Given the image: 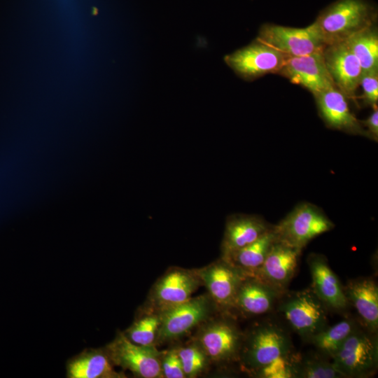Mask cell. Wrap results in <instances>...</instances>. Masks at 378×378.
I'll use <instances>...</instances> for the list:
<instances>
[{
    "instance_id": "6da1fadb",
    "label": "cell",
    "mask_w": 378,
    "mask_h": 378,
    "mask_svg": "<svg viewBox=\"0 0 378 378\" xmlns=\"http://www.w3.org/2000/svg\"><path fill=\"white\" fill-rule=\"evenodd\" d=\"M289 333L279 323L267 320L255 325L244 334L239 360L255 377L262 370L293 354Z\"/></svg>"
},
{
    "instance_id": "7a4b0ae2",
    "label": "cell",
    "mask_w": 378,
    "mask_h": 378,
    "mask_svg": "<svg viewBox=\"0 0 378 378\" xmlns=\"http://www.w3.org/2000/svg\"><path fill=\"white\" fill-rule=\"evenodd\" d=\"M374 8L365 0H337L323 9L311 24L326 46L345 41L375 24Z\"/></svg>"
},
{
    "instance_id": "3957f363",
    "label": "cell",
    "mask_w": 378,
    "mask_h": 378,
    "mask_svg": "<svg viewBox=\"0 0 378 378\" xmlns=\"http://www.w3.org/2000/svg\"><path fill=\"white\" fill-rule=\"evenodd\" d=\"M276 308L290 328L304 341L309 342L328 326V309L312 288L284 292L277 301Z\"/></svg>"
},
{
    "instance_id": "277c9868",
    "label": "cell",
    "mask_w": 378,
    "mask_h": 378,
    "mask_svg": "<svg viewBox=\"0 0 378 378\" xmlns=\"http://www.w3.org/2000/svg\"><path fill=\"white\" fill-rule=\"evenodd\" d=\"M331 361L344 377L366 378L372 376L378 366L377 333L370 332L360 323Z\"/></svg>"
},
{
    "instance_id": "5b68a950",
    "label": "cell",
    "mask_w": 378,
    "mask_h": 378,
    "mask_svg": "<svg viewBox=\"0 0 378 378\" xmlns=\"http://www.w3.org/2000/svg\"><path fill=\"white\" fill-rule=\"evenodd\" d=\"M199 328L193 340L210 363L227 364L239 360L244 333L228 316L211 317Z\"/></svg>"
},
{
    "instance_id": "8992f818",
    "label": "cell",
    "mask_w": 378,
    "mask_h": 378,
    "mask_svg": "<svg viewBox=\"0 0 378 378\" xmlns=\"http://www.w3.org/2000/svg\"><path fill=\"white\" fill-rule=\"evenodd\" d=\"M217 310L216 304L207 293L192 297L158 312L160 325L156 344L178 339L211 318Z\"/></svg>"
},
{
    "instance_id": "52a82bcc",
    "label": "cell",
    "mask_w": 378,
    "mask_h": 378,
    "mask_svg": "<svg viewBox=\"0 0 378 378\" xmlns=\"http://www.w3.org/2000/svg\"><path fill=\"white\" fill-rule=\"evenodd\" d=\"M333 227L332 221L318 207L304 203L274 226V230L277 241L302 251L309 241Z\"/></svg>"
},
{
    "instance_id": "ba28073f",
    "label": "cell",
    "mask_w": 378,
    "mask_h": 378,
    "mask_svg": "<svg viewBox=\"0 0 378 378\" xmlns=\"http://www.w3.org/2000/svg\"><path fill=\"white\" fill-rule=\"evenodd\" d=\"M104 349L114 366L130 371L139 378H162L161 360L163 351L156 346L136 344L124 332H118Z\"/></svg>"
},
{
    "instance_id": "9c48e42d",
    "label": "cell",
    "mask_w": 378,
    "mask_h": 378,
    "mask_svg": "<svg viewBox=\"0 0 378 378\" xmlns=\"http://www.w3.org/2000/svg\"><path fill=\"white\" fill-rule=\"evenodd\" d=\"M256 40L289 57L321 52L326 47L312 24L304 28L263 24Z\"/></svg>"
},
{
    "instance_id": "30bf717a",
    "label": "cell",
    "mask_w": 378,
    "mask_h": 378,
    "mask_svg": "<svg viewBox=\"0 0 378 378\" xmlns=\"http://www.w3.org/2000/svg\"><path fill=\"white\" fill-rule=\"evenodd\" d=\"M197 270L173 267L153 286L145 311L160 312L192 298L202 285Z\"/></svg>"
},
{
    "instance_id": "8fae6325",
    "label": "cell",
    "mask_w": 378,
    "mask_h": 378,
    "mask_svg": "<svg viewBox=\"0 0 378 378\" xmlns=\"http://www.w3.org/2000/svg\"><path fill=\"white\" fill-rule=\"evenodd\" d=\"M289 56L256 39L224 57L239 76L253 80L269 73L277 74Z\"/></svg>"
},
{
    "instance_id": "7c38bea8",
    "label": "cell",
    "mask_w": 378,
    "mask_h": 378,
    "mask_svg": "<svg viewBox=\"0 0 378 378\" xmlns=\"http://www.w3.org/2000/svg\"><path fill=\"white\" fill-rule=\"evenodd\" d=\"M197 271L218 310L224 313L233 309L237 289L245 276L242 272L222 258Z\"/></svg>"
},
{
    "instance_id": "4fadbf2b",
    "label": "cell",
    "mask_w": 378,
    "mask_h": 378,
    "mask_svg": "<svg viewBox=\"0 0 378 378\" xmlns=\"http://www.w3.org/2000/svg\"><path fill=\"white\" fill-rule=\"evenodd\" d=\"M277 74L293 83L304 87L314 97L335 87L326 67L323 52L289 57Z\"/></svg>"
},
{
    "instance_id": "5bb4252c",
    "label": "cell",
    "mask_w": 378,
    "mask_h": 378,
    "mask_svg": "<svg viewBox=\"0 0 378 378\" xmlns=\"http://www.w3.org/2000/svg\"><path fill=\"white\" fill-rule=\"evenodd\" d=\"M323 56L335 87L346 98H354L363 71L359 61L346 42L326 46Z\"/></svg>"
},
{
    "instance_id": "9a60e30c",
    "label": "cell",
    "mask_w": 378,
    "mask_h": 378,
    "mask_svg": "<svg viewBox=\"0 0 378 378\" xmlns=\"http://www.w3.org/2000/svg\"><path fill=\"white\" fill-rule=\"evenodd\" d=\"M301 251L276 240L262 265L250 276L260 279L283 293L295 274Z\"/></svg>"
},
{
    "instance_id": "2e32d148",
    "label": "cell",
    "mask_w": 378,
    "mask_h": 378,
    "mask_svg": "<svg viewBox=\"0 0 378 378\" xmlns=\"http://www.w3.org/2000/svg\"><path fill=\"white\" fill-rule=\"evenodd\" d=\"M312 276V288L328 309L344 313L349 307L343 286L321 254L312 253L307 257Z\"/></svg>"
},
{
    "instance_id": "e0dca14e",
    "label": "cell",
    "mask_w": 378,
    "mask_h": 378,
    "mask_svg": "<svg viewBox=\"0 0 378 378\" xmlns=\"http://www.w3.org/2000/svg\"><path fill=\"white\" fill-rule=\"evenodd\" d=\"M281 294L260 279L245 276L237 289L233 309L244 315H262L274 308Z\"/></svg>"
},
{
    "instance_id": "ac0fdd59",
    "label": "cell",
    "mask_w": 378,
    "mask_h": 378,
    "mask_svg": "<svg viewBox=\"0 0 378 378\" xmlns=\"http://www.w3.org/2000/svg\"><path fill=\"white\" fill-rule=\"evenodd\" d=\"M271 227L258 216L237 214L228 217L221 244V258L227 259L234 252L257 240Z\"/></svg>"
},
{
    "instance_id": "d6986e66",
    "label": "cell",
    "mask_w": 378,
    "mask_h": 378,
    "mask_svg": "<svg viewBox=\"0 0 378 378\" xmlns=\"http://www.w3.org/2000/svg\"><path fill=\"white\" fill-rule=\"evenodd\" d=\"M349 304L359 315L360 323L370 332L378 329V287L374 280L369 277L352 279L343 286Z\"/></svg>"
},
{
    "instance_id": "ffe728a7",
    "label": "cell",
    "mask_w": 378,
    "mask_h": 378,
    "mask_svg": "<svg viewBox=\"0 0 378 378\" xmlns=\"http://www.w3.org/2000/svg\"><path fill=\"white\" fill-rule=\"evenodd\" d=\"M320 113L331 127L367 135L360 122L351 112L346 96L336 87L328 88L315 97Z\"/></svg>"
},
{
    "instance_id": "44dd1931",
    "label": "cell",
    "mask_w": 378,
    "mask_h": 378,
    "mask_svg": "<svg viewBox=\"0 0 378 378\" xmlns=\"http://www.w3.org/2000/svg\"><path fill=\"white\" fill-rule=\"evenodd\" d=\"M69 378H124V372H118L104 348L86 349L71 358L66 363Z\"/></svg>"
},
{
    "instance_id": "7402d4cb",
    "label": "cell",
    "mask_w": 378,
    "mask_h": 378,
    "mask_svg": "<svg viewBox=\"0 0 378 378\" xmlns=\"http://www.w3.org/2000/svg\"><path fill=\"white\" fill-rule=\"evenodd\" d=\"M276 241L273 226L257 240L234 252L225 260L241 270L245 276H251L262 265Z\"/></svg>"
},
{
    "instance_id": "603a6c76",
    "label": "cell",
    "mask_w": 378,
    "mask_h": 378,
    "mask_svg": "<svg viewBox=\"0 0 378 378\" xmlns=\"http://www.w3.org/2000/svg\"><path fill=\"white\" fill-rule=\"evenodd\" d=\"M290 372V377L297 378H344L334 368L330 359L318 351L304 355L293 354Z\"/></svg>"
},
{
    "instance_id": "cb8c5ba5",
    "label": "cell",
    "mask_w": 378,
    "mask_h": 378,
    "mask_svg": "<svg viewBox=\"0 0 378 378\" xmlns=\"http://www.w3.org/2000/svg\"><path fill=\"white\" fill-rule=\"evenodd\" d=\"M345 42L359 61L363 74L378 70V34L375 24L356 33Z\"/></svg>"
},
{
    "instance_id": "d4e9b609",
    "label": "cell",
    "mask_w": 378,
    "mask_h": 378,
    "mask_svg": "<svg viewBox=\"0 0 378 378\" xmlns=\"http://www.w3.org/2000/svg\"><path fill=\"white\" fill-rule=\"evenodd\" d=\"M360 323L359 320L348 316L333 326H327L314 335L308 342L314 345L319 353L331 360Z\"/></svg>"
},
{
    "instance_id": "484cf974",
    "label": "cell",
    "mask_w": 378,
    "mask_h": 378,
    "mask_svg": "<svg viewBox=\"0 0 378 378\" xmlns=\"http://www.w3.org/2000/svg\"><path fill=\"white\" fill-rule=\"evenodd\" d=\"M160 325L158 312L145 311V314L136 319L124 333L136 344L155 346Z\"/></svg>"
},
{
    "instance_id": "4316f807",
    "label": "cell",
    "mask_w": 378,
    "mask_h": 378,
    "mask_svg": "<svg viewBox=\"0 0 378 378\" xmlns=\"http://www.w3.org/2000/svg\"><path fill=\"white\" fill-rule=\"evenodd\" d=\"M178 354L186 377L194 378L204 372L211 364L202 349L194 342L178 347Z\"/></svg>"
},
{
    "instance_id": "83f0119b",
    "label": "cell",
    "mask_w": 378,
    "mask_h": 378,
    "mask_svg": "<svg viewBox=\"0 0 378 378\" xmlns=\"http://www.w3.org/2000/svg\"><path fill=\"white\" fill-rule=\"evenodd\" d=\"M161 368L163 377L186 378L178 354V347L163 351Z\"/></svg>"
},
{
    "instance_id": "f1b7e54d",
    "label": "cell",
    "mask_w": 378,
    "mask_h": 378,
    "mask_svg": "<svg viewBox=\"0 0 378 378\" xmlns=\"http://www.w3.org/2000/svg\"><path fill=\"white\" fill-rule=\"evenodd\" d=\"M360 85L363 89L364 100L368 104L376 106L378 100V70L363 73Z\"/></svg>"
},
{
    "instance_id": "f546056e",
    "label": "cell",
    "mask_w": 378,
    "mask_h": 378,
    "mask_svg": "<svg viewBox=\"0 0 378 378\" xmlns=\"http://www.w3.org/2000/svg\"><path fill=\"white\" fill-rule=\"evenodd\" d=\"M368 130L367 133L370 137L377 140L378 136V110L377 106L374 107L373 112L364 121L360 122Z\"/></svg>"
}]
</instances>
